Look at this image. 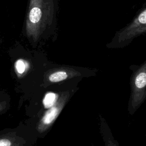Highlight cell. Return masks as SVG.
I'll return each mask as SVG.
<instances>
[{
    "label": "cell",
    "instance_id": "cell-4",
    "mask_svg": "<svg viewBox=\"0 0 146 146\" xmlns=\"http://www.w3.org/2000/svg\"><path fill=\"white\" fill-rule=\"evenodd\" d=\"M98 70L81 66L56 65L48 69L43 75V85L47 87L76 79L95 76Z\"/></svg>",
    "mask_w": 146,
    "mask_h": 146
},
{
    "label": "cell",
    "instance_id": "cell-2",
    "mask_svg": "<svg viewBox=\"0 0 146 146\" xmlns=\"http://www.w3.org/2000/svg\"><path fill=\"white\" fill-rule=\"evenodd\" d=\"M82 79L79 78L60 83L57 99L47 108L37 123L35 129L37 135L43 136L48 132L66 104L79 89L78 84Z\"/></svg>",
    "mask_w": 146,
    "mask_h": 146
},
{
    "label": "cell",
    "instance_id": "cell-7",
    "mask_svg": "<svg viewBox=\"0 0 146 146\" xmlns=\"http://www.w3.org/2000/svg\"><path fill=\"white\" fill-rule=\"evenodd\" d=\"M98 124L99 132L104 146H119L117 141L112 135L107 121L100 113L98 115Z\"/></svg>",
    "mask_w": 146,
    "mask_h": 146
},
{
    "label": "cell",
    "instance_id": "cell-1",
    "mask_svg": "<svg viewBox=\"0 0 146 146\" xmlns=\"http://www.w3.org/2000/svg\"><path fill=\"white\" fill-rule=\"evenodd\" d=\"M58 10V0H30L25 27L30 41L56 37Z\"/></svg>",
    "mask_w": 146,
    "mask_h": 146
},
{
    "label": "cell",
    "instance_id": "cell-5",
    "mask_svg": "<svg viewBox=\"0 0 146 146\" xmlns=\"http://www.w3.org/2000/svg\"><path fill=\"white\" fill-rule=\"evenodd\" d=\"M129 69L132 74L127 110L133 115L146 100V60L139 65H131Z\"/></svg>",
    "mask_w": 146,
    "mask_h": 146
},
{
    "label": "cell",
    "instance_id": "cell-6",
    "mask_svg": "<svg viewBox=\"0 0 146 146\" xmlns=\"http://www.w3.org/2000/svg\"><path fill=\"white\" fill-rule=\"evenodd\" d=\"M37 135L32 130L16 128L0 131V146H33Z\"/></svg>",
    "mask_w": 146,
    "mask_h": 146
},
{
    "label": "cell",
    "instance_id": "cell-10",
    "mask_svg": "<svg viewBox=\"0 0 146 146\" xmlns=\"http://www.w3.org/2000/svg\"><path fill=\"white\" fill-rule=\"evenodd\" d=\"M91 146H94V144H92V145Z\"/></svg>",
    "mask_w": 146,
    "mask_h": 146
},
{
    "label": "cell",
    "instance_id": "cell-3",
    "mask_svg": "<svg viewBox=\"0 0 146 146\" xmlns=\"http://www.w3.org/2000/svg\"><path fill=\"white\" fill-rule=\"evenodd\" d=\"M144 34H146V5L127 25L116 31L106 47L108 49L123 48Z\"/></svg>",
    "mask_w": 146,
    "mask_h": 146
},
{
    "label": "cell",
    "instance_id": "cell-8",
    "mask_svg": "<svg viewBox=\"0 0 146 146\" xmlns=\"http://www.w3.org/2000/svg\"><path fill=\"white\" fill-rule=\"evenodd\" d=\"M10 98L5 94L0 93V115L5 112L9 108Z\"/></svg>",
    "mask_w": 146,
    "mask_h": 146
},
{
    "label": "cell",
    "instance_id": "cell-9",
    "mask_svg": "<svg viewBox=\"0 0 146 146\" xmlns=\"http://www.w3.org/2000/svg\"><path fill=\"white\" fill-rule=\"evenodd\" d=\"M27 62L22 59H19L17 60L14 64L15 70L18 75H22L25 72V71L27 68Z\"/></svg>",
    "mask_w": 146,
    "mask_h": 146
}]
</instances>
